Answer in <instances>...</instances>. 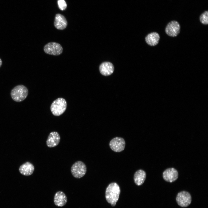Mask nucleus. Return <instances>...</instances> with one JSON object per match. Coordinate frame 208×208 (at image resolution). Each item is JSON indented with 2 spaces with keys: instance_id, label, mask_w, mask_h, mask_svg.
I'll return each mask as SVG.
<instances>
[{
  "instance_id": "nucleus-1",
  "label": "nucleus",
  "mask_w": 208,
  "mask_h": 208,
  "mask_svg": "<svg viewBox=\"0 0 208 208\" xmlns=\"http://www.w3.org/2000/svg\"><path fill=\"white\" fill-rule=\"evenodd\" d=\"M120 192V188L117 183L112 182L107 187L105 191V198L107 201L114 206L118 201Z\"/></svg>"
},
{
  "instance_id": "nucleus-2",
  "label": "nucleus",
  "mask_w": 208,
  "mask_h": 208,
  "mask_svg": "<svg viewBox=\"0 0 208 208\" xmlns=\"http://www.w3.org/2000/svg\"><path fill=\"white\" fill-rule=\"evenodd\" d=\"M28 94L27 88L25 86L20 85L15 87L11 90L10 95L12 99L17 102H21L27 97Z\"/></svg>"
},
{
  "instance_id": "nucleus-3",
  "label": "nucleus",
  "mask_w": 208,
  "mask_h": 208,
  "mask_svg": "<svg viewBox=\"0 0 208 208\" xmlns=\"http://www.w3.org/2000/svg\"><path fill=\"white\" fill-rule=\"evenodd\" d=\"M66 107L67 103L66 100L63 98H59L54 100L52 103L50 109L54 115L58 116L65 112Z\"/></svg>"
},
{
  "instance_id": "nucleus-4",
  "label": "nucleus",
  "mask_w": 208,
  "mask_h": 208,
  "mask_svg": "<svg viewBox=\"0 0 208 208\" xmlns=\"http://www.w3.org/2000/svg\"><path fill=\"white\" fill-rule=\"evenodd\" d=\"M70 171L75 178L80 179L83 177L87 171L86 165L83 162L79 161L75 162L71 166Z\"/></svg>"
},
{
  "instance_id": "nucleus-5",
  "label": "nucleus",
  "mask_w": 208,
  "mask_h": 208,
  "mask_svg": "<svg viewBox=\"0 0 208 208\" xmlns=\"http://www.w3.org/2000/svg\"><path fill=\"white\" fill-rule=\"evenodd\" d=\"M63 49L61 45L55 42H50L46 44L44 51L47 54L53 55H59L63 52Z\"/></svg>"
},
{
  "instance_id": "nucleus-6",
  "label": "nucleus",
  "mask_w": 208,
  "mask_h": 208,
  "mask_svg": "<svg viewBox=\"0 0 208 208\" xmlns=\"http://www.w3.org/2000/svg\"><path fill=\"white\" fill-rule=\"evenodd\" d=\"M177 204L182 207H186L189 206L192 201V197L188 192L183 191L177 194L176 198Z\"/></svg>"
},
{
  "instance_id": "nucleus-7",
  "label": "nucleus",
  "mask_w": 208,
  "mask_h": 208,
  "mask_svg": "<svg viewBox=\"0 0 208 208\" xmlns=\"http://www.w3.org/2000/svg\"><path fill=\"white\" fill-rule=\"evenodd\" d=\"M181 29L180 25L179 23L176 21H172L167 25L165 31L168 36L175 37L180 33Z\"/></svg>"
},
{
  "instance_id": "nucleus-8",
  "label": "nucleus",
  "mask_w": 208,
  "mask_h": 208,
  "mask_svg": "<svg viewBox=\"0 0 208 208\" xmlns=\"http://www.w3.org/2000/svg\"><path fill=\"white\" fill-rule=\"evenodd\" d=\"M125 141L123 138L121 137H115L111 140L109 143L110 148L116 152L122 151L125 148Z\"/></svg>"
},
{
  "instance_id": "nucleus-9",
  "label": "nucleus",
  "mask_w": 208,
  "mask_h": 208,
  "mask_svg": "<svg viewBox=\"0 0 208 208\" xmlns=\"http://www.w3.org/2000/svg\"><path fill=\"white\" fill-rule=\"evenodd\" d=\"M163 179L166 181L172 183L176 180L178 178V173L175 168H171L166 169L163 172Z\"/></svg>"
},
{
  "instance_id": "nucleus-10",
  "label": "nucleus",
  "mask_w": 208,
  "mask_h": 208,
  "mask_svg": "<svg viewBox=\"0 0 208 208\" xmlns=\"http://www.w3.org/2000/svg\"><path fill=\"white\" fill-rule=\"evenodd\" d=\"M60 137L59 133L56 131H52L49 134L46 141L47 146L49 148L55 147L60 143Z\"/></svg>"
},
{
  "instance_id": "nucleus-11",
  "label": "nucleus",
  "mask_w": 208,
  "mask_h": 208,
  "mask_svg": "<svg viewBox=\"0 0 208 208\" xmlns=\"http://www.w3.org/2000/svg\"><path fill=\"white\" fill-rule=\"evenodd\" d=\"M54 25L55 28L58 29L63 30L66 27L67 22L64 16L58 14H56L55 17Z\"/></svg>"
},
{
  "instance_id": "nucleus-12",
  "label": "nucleus",
  "mask_w": 208,
  "mask_h": 208,
  "mask_svg": "<svg viewBox=\"0 0 208 208\" xmlns=\"http://www.w3.org/2000/svg\"><path fill=\"white\" fill-rule=\"evenodd\" d=\"M67 202V197L63 192L59 191L55 193L54 198V202L55 205L62 207L64 206Z\"/></svg>"
},
{
  "instance_id": "nucleus-13",
  "label": "nucleus",
  "mask_w": 208,
  "mask_h": 208,
  "mask_svg": "<svg viewBox=\"0 0 208 208\" xmlns=\"http://www.w3.org/2000/svg\"><path fill=\"white\" fill-rule=\"evenodd\" d=\"M99 71L103 75L107 76L112 74L114 71V67L113 64L109 62L102 63L100 66Z\"/></svg>"
},
{
  "instance_id": "nucleus-14",
  "label": "nucleus",
  "mask_w": 208,
  "mask_h": 208,
  "mask_svg": "<svg viewBox=\"0 0 208 208\" xmlns=\"http://www.w3.org/2000/svg\"><path fill=\"white\" fill-rule=\"evenodd\" d=\"M34 170V165L30 162H27L21 165L19 168V171L21 174L25 176L31 175Z\"/></svg>"
},
{
  "instance_id": "nucleus-15",
  "label": "nucleus",
  "mask_w": 208,
  "mask_h": 208,
  "mask_svg": "<svg viewBox=\"0 0 208 208\" xmlns=\"http://www.w3.org/2000/svg\"><path fill=\"white\" fill-rule=\"evenodd\" d=\"M160 37L159 35L156 32H153L148 34L145 37L146 43L149 45L154 46L159 43Z\"/></svg>"
},
{
  "instance_id": "nucleus-16",
  "label": "nucleus",
  "mask_w": 208,
  "mask_h": 208,
  "mask_svg": "<svg viewBox=\"0 0 208 208\" xmlns=\"http://www.w3.org/2000/svg\"><path fill=\"white\" fill-rule=\"evenodd\" d=\"M146 177L145 172L142 169H139L135 173L133 179L136 185L140 186L142 185L145 181Z\"/></svg>"
},
{
  "instance_id": "nucleus-17",
  "label": "nucleus",
  "mask_w": 208,
  "mask_h": 208,
  "mask_svg": "<svg viewBox=\"0 0 208 208\" xmlns=\"http://www.w3.org/2000/svg\"><path fill=\"white\" fill-rule=\"evenodd\" d=\"M199 20L201 23L204 25L208 24V11H205L200 16Z\"/></svg>"
},
{
  "instance_id": "nucleus-18",
  "label": "nucleus",
  "mask_w": 208,
  "mask_h": 208,
  "mask_svg": "<svg viewBox=\"0 0 208 208\" xmlns=\"http://www.w3.org/2000/svg\"><path fill=\"white\" fill-rule=\"evenodd\" d=\"M57 3L60 9L62 10H65L67 7V5L64 0H58Z\"/></svg>"
},
{
  "instance_id": "nucleus-19",
  "label": "nucleus",
  "mask_w": 208,
  "mask_h": 208,
  "mask_svg": "<svg viewBox=\"0 0 208 208\" xmlns=\"http://www.w3.org/2000/svg\"><path fill=\"white\" fill-rule=\"evenodd\" d=\"M2 64V61L1 59L0 58V67Z\"/></svg>"
}]
</instances>
